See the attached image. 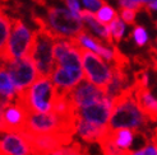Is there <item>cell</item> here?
<instances>
[{"label": "cell", "mask_w": 157, "mask_h": 155, "mask_svg": "<svg viewBox=\"0 0 157 155\" xmlns=\"http://www.w3.org/2000/svg\"><path fill=\"white\" fill-rule=\"evenodd\" d=\"M107 127L110 130L132 128L140 135H147L148 117L137 102L133 84L113 99V111Z\"/></svg>", "instance_id": "6da1fadb"}, {"label": "cell", "mask_w": 157, "mask_h": 155, "mask_svg": "<svg viewBox=\"0 0 157 155\" xmlns=\"http://www.w3.org/2000/svg\"><path fill=\"white\" fill-rule=\"evenodd\" d=\"M56 87L51 78L38 76V79L26 90L17 93L15 102L28 113L50 112L56 98Z\"/></svg>", "instance_id": "7a4b0ae2"}, {"label": "cell", "mask_w": 157, "mask_h": 155, "mask_svg": "<svg viewBox=\"0 0 157 155\" xmlns=\"http://www.w3.org/2000/svg\"><path fill=\"white\" fill-rule=\"evenodd\" d=\"M33 22L38 28H49L58 38H73L84 31L82 18L70 10L56 6L46 8V19L33 15Z\"/></svg>", "instance_id": "3957f363"}, {"label": "cell", "mask_w": 157, "mask_h": 155, "mask_svg": "<svg viewBox=\"0 0 157 155\" xmlns=\"http://www.w3.org/2000/svg\"><path fill=\"white\" fill-rule=\"evenodd\" d=\"M59 38L48 28H38L35 31L33 41L28 56L33 60L40 76L51 78L56 66L54 57V45Z\"/></svg>", "instance_id": "277c9868"}, {"label": "cell", "mask_w": 157, "mask_h": 155, "mask_svg": "<svg viewBox=\"0 0 157 155\" xmlns=\"http://www.w3.org/2000/svg\"><path fill=\"white\" fill-rule=\"evenodd\" d=\"M22 131L31 134H77V120L61 117L55 112H32L27 114L25 128Z\"/></svg>", "instance_id": "5b68a950"}, {"label": "cell", "mask_w": 157, "mask_h": 155, "mask_svg": "<svg viewBox=\"0 0 157 155\" xmlns=\"http://www.w3.org/2000/svg\"><path fill=\"white\" fill-rule=\"evenodd\" d=\"M33 34L35 32H32L25 24V22L14 18L9 40H8L5 49L2 51L3 63H13L15 60L27 56L32 46Z\"/></svg>", "instance_id": "8992f818"}, {"label": "cell", "mask_w": 157, "mask_h": 155, "mask_svg": "<svg viewBox=\"0 0 157 155\" xmlns=\"http://www.w3.org/2000/svg\"><path fill=\"white\" fill-rule=\"evenodd\" d=\"M81 55H82L84 78L92 81L93 84L106 89L107 84L110 83L113 76L111 65L107 64V61L105 63L98 53L86 49L83 46H81Z\"/></svg>", "instance_id": "52a82bcc"}, {"label": "cell", "mask_w": 157, "mask_h": 155, "mask_svg": "<svg viewBox=\"0 0 157 155\" xmlns=\"http://www.w3.org/2000/svg\"><path fill=\"white\" fill-rule=\"evenodd\" d=\"M2 65L9 73L15 88H17V92L28 89L40 76L33 60L28 55L15 60L13 63H3Z\"/></svg>", "instance_id": "ba28073f"}, {"label": "cell", "mask_w": 157, "mask_h": 155, "mask_svg": "<svg viewBox=\"0 0 157 155\" xmlns=\"http://www.w3.org/2000/svg\"><path fill=\"white\" fill-rule=\"evenodd\" d=\"M21 134L26 137L31 145L35 155H41L50 153L58 148L65 146L73 142V134L59 132V134H31L26 131H21Z\"/></svg>", "instance_id": "9c48e42d"}, {"label": "cell", "mask_w": 157, "mask_h": 155, "mask_svg": "<svg viewBox=\"0 0 157 155\" xmlns=\"http://www.w3.org/2000/svg\"><path fill=\"white\" fill-rule=\"evenodd\" d=\"M69 96L77 108H82L107 98V93L105 88L98 87L84 78L69 92Z\"/></svg>", "instance_id": "30bf717a"}, {"label": "cell", "mask_w": 157, "mask_h": 155, "mask_svg": "<svg viewBox=\"0 0 157 155\" xmlns=\"http://www.w3.org/2000/svg\"><path fill=\"white\" fill-rule=\"evenodd\" d=\"M26 118L27 112L15 100L2 106V132H21L25 128Z\"/></svg>", "instance_id": "8fae6325"}, {"label": "cell", "mask_w": 157, "mask_h": 155, "mask_svg": "<svg viewBox=\"0 0 157 155\" xmlns=\"http://www.w3.org/2000/svg\"><path fill=\"white\" fill-rule=\"evenodd\" d=\"M111 111H113V99L107 97L102 100H100V102L90 104L87 107L77 108V116L86 121L97 123V125L107 126L110 117H111Z\"/></svg>", "instance_id": "7c38bea8"}, {"label": "cell", "mask_w": 157, "mask_h": 155, "mask_svg": "<svg viewBox=\"0 0 157 155\" xmlns=\"http://www.w3.org/2000/svg\"><path fill=\"white\" fill-rule=\"evenodd\" d=\"M51 79L59 92H70L82 79H84L83 69H69L56 65Z\"/></svg>", "instance_id": "4fadbf2b"}, {"label": "cell", "mask_w": 157, "mask_h": 155, "mask_svg": "<svg viewBox=\"0 0 157 155\" xmlns=\"http://www.w3.org/2000/svg\"><path fill=\"white\" fill-rule=\"evenodd\" d=\"M0 150L2 155H35L31 145L21 132H5Z\"/></svg>", "instance_id": "5bb4252c"}, {"label": "cell", "mask_w": 157, "mask_h": 155, "mask_svg": "<svg viewBox=\"0 0 157 155\" xmlns=\"http://www.w3.org/2000/svg\"><path fill=\"white\" fill-rule=\"evenodd\" d=\"M109 127L86 121L77 116V135L88 144H98L107 134Z\"/></svg>", "instance_id": "9a60e30c"}, {"label": "cell", "mask_w": 157, "mask_h": 155, "mask_svg": "<svg viewBox=\"0 0 157 155\" xmlns=\"http://www.w3.org/2000/svg\"><path fill=\"white\" fill-rule=\"evenodd\" d=\"M81 18L84 22V24L87 26L93 33H95L97 37H100L104 42H106L110 46H114V37L111 34V31H110V27L101 23L97 18L96 14H93L91 10H81Z\"/></svg>", "instance_id": "2e32d148"}, {"label": "cell", "mask_w": 157, "mask_h": 155, "mask_svg": "<svg viewBox=\"0 0 157 155\" xmlns=\"http://www.w3.org/2000/svg\"><path fill=\"white\" fill-rule=\"evenodd\" d=\"M134 94L140 110L148 117V120L151 122H156L157 121V98H155V96L150 92L148 88L134 87Z\"/></svg>", "instance_id": "e0dca14e"}, {"label": "cell", "mask_w": 157, "mask_h": 155, "mask_svg": "<svg viewBox=\"0 0 157 155\" xmlns=\"http://www.w3.org/2000/svg\"><path fill=\"white\" fill-rule=\"evenodd\" d=\"M0 92H2V106L14 102L18 93L9 73L3 65L0 70Z\"/></svg>", "instance_id": "ac0fdd59"}, {"label": "cell", "mask_w": 157, "mask_h": 155, "mask_svg": "<svg viewBox=\"0 0 157 155\" xmlns=\"http://www.w3.org/2000/svg\"><path fill=\"white\" fill-rule=\"evenodd\" d=\"M136 134H138V132H136V131L132 130V128H116V130H113V137H114L115 144L119 146L120 149H125V150H128L132 146Z\"/></svg>", "instance_id": "d6986e66"}, {"label": "cell", "mask_w": 157, "mask_h": 155, "mask_svg": "<svg viewBox=\"0 0 157 155\" xmlns=\"http://www.w3.org/2000/svg\"><path fill=\"white\" fill-rule=\"evenodd\" d=\"M13 24V19L9 18L4 10V8H2V12H0V50H4L5 46L8 43V40H9L10 36V27Z\"/></svg>", "instance_id": "ffe728a7"}, {"label": "cell", "mask_w": 157, "mask_h": 155, "mask_svg": "<svg viewBox=\"0 0 157 155\" xmlns=\"http://www.w3.org/2000/svg\"><path fill=\"white\" fill-rule=\"evenodd\" d=\"M41 155H87V151H86V148L82 146L79 142H72V145L68 146H61V148H58L50 153L46 154H41Z\"/></svg>", "instance_id": "44dd1931"}, {"label": "cell", "mask_w": 157, "mask_h": 155, "mask_svg": "<svg viewBox=\"0 0 157 155\" xmlns=\"http://www.w3.org/2000/svg\"><path fill=\"white\" fill-rule=\"evenodd\" d=\"M97 18L101 23H104V24L109 26L110 23H111L115 18H117L119 15H117V12L114 9L113 6H110L107 3H105L100 8V9L97 10Z\"/></svg>", "instance_id": "7402d4cb"}, {"label": "cell", "mask_w": 157, "mask_h": 155, "mask_svg": "<svg viewBox=\"0 0 157 155\" xmlns=\"http://www.w3.org/2000/svg\"><path fill=\"white\" fill-rule=\"evenodd\" d=\"M109 27H110V31H111L113 37H114V41L116 43H119L123 40V36H124V32H125L124 20L117 17V18H115L111 23H110Z\"/></svg>", "instance_id": "603a6c76"}, {"label": "cell", "mask_w": 157, "mask_h": 155, "mask_svg": "<svg viewBox=\"0 0 157 155\" xmlns=\"http://www.w3.org/2000/svg\"><path fill=\"white\" fill-rule=\"evenodd\" d=\"M132 36H133V38H134L136 45L139 46V47H143L148 41V34H147L146 29L142 26H136L134 29H133Z\"/></svg>", "instance_id": "cb8c5ba5"}, {"label": "cell", "mask_w": 157, "mask_h": 155, "mask_svg": "<svg viewBox=\"0 0 157 155\" xmlns=\"http://www.w3.org/2000/svg\"><path fill=\"white\" fill-rule=\"evenodd\" d=\"M130 155H157V144L151 139V141H148L142 149L132 151Z\"/></svg>", "instance_id": "d4e9b609"}, {"label": "cell", "mask_w": 157, "mask_h": 155, "mask_svg": "<svg viewBox=\"0 0 157 155\" xmlns=\"http://www.w3.org/2000/svg\"><path fill=\"white\" fill-rule=\"evenodd\" d=\"M117 3L120 8H129V9H134L137 12L146 8V3L140 2V0H117Z\"/></svg>", "instance_id": "484cf974"}, {"label": "cell", "mask_w": 157, "mask_h": 155, "mask_svg": "<svg viewBox=\"0 0 157 155\" xmlns=\"http://www.w3.org/2000/svg\"><path fill=\"white\" fill-rule=\"evenodd\" d=\"M121 19L129 26H134L136 23V15H137V10L134 9H129V8H121Z\"/></svg>", "instance_id": "4316f807"}, {"label": "cell", "mask_w": 157, "mask_h": 155, "mask_svg": "<svg viewBox=\"0 0 157 155\" xmlns=\"http://www.w3.org/2000/svg\"><path fill=\"white\" fill-rule=\"evenodd\" d=\"M82 3H83V5L87 8L88 10L96 12V10H98L106 2H105V0H82Z\"/></svg>", "instance_id": "83f0119b"}, {"label": "cell", "mask_w": 157, "mask_h": 155, "mask_svg": "<svg viewBox=\"0 0 157 155\" xmlns=\"http://www.w3.org/2000/svg\"><path fill=\"white\" fill-rule=\"evenodd\" d=\"M65 3V5L68 6V9L72 12L74 15L81 18V8H79V3L78 0H63Z\"/></svg>", "instance_id": "f1b7e54d"}, {"label": "cell", "mask_w": 157, "mask_h": 155, "mask_svg": "<svg viewBox=\"0 0 157 155\" xmlns=\"http://www.w3.org/2000/svg\"><path fill=\"white\" fill-rule=\"evenodd\" d=\"M144 10H146L147 13H150L151 10H157V0H155V2H151V3L146 4Z\"/></svg>", "instance_id": "f546056e"}, {"label": "cell", "mask_w": 157, "mask_h": 155, "mask_svg": "<svg viewBox=\"0 0 157 155\" xmlns=\"http://www.w3.org/2000/svg\"><path fill=\"white\" fill-rule=\"evenodd\" d=\"M151 2H155V0H143V3L148 4V3H151Z\"/></svg>", "instance_id": "4dcf8cb0"}, {"label": "cell", "mask_w": 157, "mask_h": 155, "mask_svg": "<svg viewBox=\"0 0 157 155\" xmlns=\"http://www.w3.org/2000/svg\"><path fill=\"white\" fill-rule=\"evenodd\" d=\"M156 28H157V22H156Z\"/></svg>", "instance_id": "1f68e13d"}, {"label": "cell", "mask_w": 157, "mask_h": 155, "mask_svg": "<svg viewBox=\"0 0 157 155\" xmlns=\"http://www.w3.org/2000/svg\"><path fill=\"white\" fill-rule=\"evenodd\" d=\"M156 45H157V38H156Z\"/></svg>", "instance_id": "d6a6232c"}]
</instances>
